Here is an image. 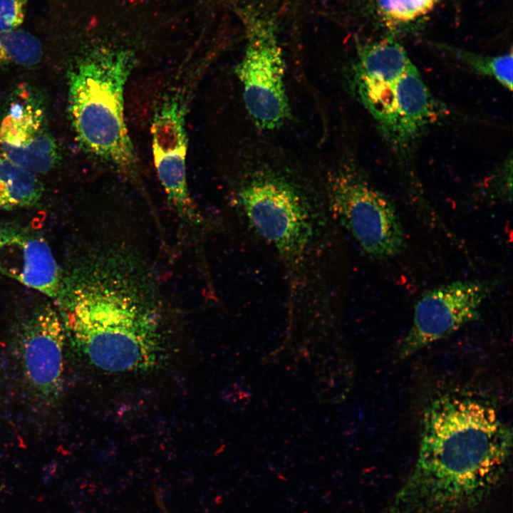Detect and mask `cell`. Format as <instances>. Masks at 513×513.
<instances>
[{"label":"cell","instance_id":"15","mask_svg":"<svg viewBox=\"0 0 513 513\" xmlns=\"http://www.w3.org/2000/svg\"><path fill=\"white\" fill-rule=\"evenodd\" d=\"M376 19L388 34L409 29L433 11L438 0H370Z\"/></svg>","mask_w":513,"mask_h":513},{"label":"cell","instance_id":"3","mask_svg":"<svg viewBox=\"0 0 513 513\" xmlns=\"http://www.w3.org/2000/svg\"><path fill=\"white\" fill-rule=\"evenodd\" d=\"M136 58L124 47L97 43L67 72L68 111L76 139L87 153L129 178L138 158L124 113V90Z\"/></svg>","mask_w":513,"mask_h":513},{"label":"cell","instance_id":"1","mask_svg":"<svg viewBox=\"0 0 513 513\" xmlns=\"http://www.w3.org/2000/svg\"><path fill=\"white\" fill-rule=\"evenodd\" d=\"M63 322L95 368L110 373L152 370L165 358L164 306L153 272L121 245L96 249L63 294Z\"/></svg>","mask_w":513,"mask_h":513},{"label":"cell","instance_id":"8","mask_svg":"<svg viewBox=\"0 0 513 513\" xmlns=\"http://www.w3.org/2000/svg\"><path fill=\"white\" fill-rule=\"evenodd\" d=\"M186 108L179 93L164 98L156 108L151 126L155 171L171 209L182 227L200 234L205 220L191 197L187 181Z\"/></svg>","mask_w":513,"mask_h":513},{"label":"cell","instance_id":"16","mask_svg":"<svg viewBox=\"0 0 513 513\" xmlns=\"http://www.w3.org/2000/svg\"><path fill=\"white\" fill-rule=\"evenodd\" d=\"M436 46L457 59L475 73L497 81L512 91L513 79L512 51L497 56H486L445 43H437Z\"/></svg>","mask_w":513,"mask_h":513},{"label":"cell","instance_id":"2","mask_svg":"<svg viewBox=\"0 0 513 513\" xmlns=\"http://www.w3.org/2000/svg\"><path fill=\"white\" fill-rule=\"evenodd\" d=\"M512 449V429L491 399L462 388L440 392L424 409L414 469L382 513L474 507L504 476Z\"/></svg>","mask_w":513,"mask_h":513},{"label":"cell","instance_id":"7","mask_svg":"<svg viewBox=\"0 0 513 513\" xmlns=\"http://www.w3.org/2000/svg\"><path fill=\"white\" fill-rule=\"evenodd\" d=\"M351 91L402 157L408 155L422 133L446 113L415 65L397 79L359 83Z\"/></svg>","mask_w":513,"mask_h":513},{"label":"cell","instance_id":"18","mask_svg":"<svg viewBox=\"0 0 513 513\" xmlns=\"http://www.w3.org/2000/svg\"><path fill=\"white\" fill-rule=\"evenodd\" d=\"M28 0H0V30L19 28L24 21Z\"/></svg>","mask_w":513,"mask_h":513},{"label":"cell","instance_id":"12","mask_svg":"<svg viewBox=\"0 0 513 513\" xmlns=\"http://www.w3.org/2000/svg\"><path fill=\"white\" fill-rule=\"evenodd\" d=\"M0 272L51 298L64 291L59 266L46 240L29 228L0 225Z\"/></svg>","mask_w":513,"mask_h":513},{"label":"cell","instance_id":"13","mask_svg":"<svg viewBox=\"0 0 513 513\" xmlns=\"http://www.w3.org/2000/svg\"><path fill=\"white\" fill-rule=\"evenodd\" d=\"M414 65L398 41L386 36L359 46L348 81L395 80Z\"/></svg>","mask_w":513,"mask_h":513},{"label":"cell","instance_id":"4","mask_svg":"<svg viewBox=\"0 0 513 513\" xmlns=\"http://www.w3.org/2000/svg\"><path fill=\"white\" fill-rule=\"evenodd\" d=\"M237 198L252 229L292 268L300 265L315 234L314 209L300 189L278 174L257 171L241 182Z\"/></svg>","mask_w":513,"mask_h":513},{"label":"cell","instance_id":"11","mask_svg":"<svg viewBox=\"0 0 513 513\" xmlns=\"http://www.w3.org/2000/svg\"><path fill=\"white\" fill-rule=\"evenodd\" d=\"M47 125L42 98L28 85L19 86L0 122V157L33 173L50 171L61 152Z\"/></svg>","mask_w":513,"mask_h":513},{"label":"cell","instance_id":"6","mask_svg":"<svg viewBox=\"0 0 513 513\" xmlns=\"http://www.w3.org/2000/svg\"><path fill=\"white\" fill-rule=\"evenodd\" d=\"M246 46L235 68L246 109L257 128L272 130L289 118L284 85L285 62L271 19L259 12L242 11Z\"/></svg>","mask_w":513,"mask_h":513},{"label":"cell","instance_id":"14","mask_svg":"<svg viewBox=\"0 0 513 513\" xmlns=\"http://www.w3.org/2000/svg\"><path fill=\"white\" fill-rule=\"evenodd\" d=\"M43 193L32 172L0 157V209L34 206Z\"/></svg>","mask_w":513,"mask_h":513},{"label":"cell","instance_id":"5","mask_svg":"<svg viewBox=\"0 0 513 513\" xmlns=\"http://www.w3.org/2000/svg\"><path fill=\"white\" fill-rule=\"evenodd\" d=\"M326 192L333 217L369 256L388 259L404 249V230L393 202L354 167L331 172Z\"/></svg>","mask_w":513,"mask_h":513},{"label":"cell","instance_id":"10","mask_svg":"<svg viewBox=\"0 0 513 513\" xmlns=\"http://www.w3.org/2000/svg\"><path fill=\"white\" fill-rule=\"evenodd\" d=\"M66 329L51 306L35 309L18 328L15 348L23 376L34 396L54 405L63 389Z\"/></svg>","mask_w":513,"mask_h":513},{"label":"cell","instance_id":"17","mask_svg":"<svg viewBox=\"0 0 513 513\" xmlns=\"http://www.w3.org/2000/svg\"><path fill=\"white\" fill-rule=\"evenodd\" d=\"M43 53L41 42L31 33L20 28L0 30V68L35 66L41 61Z\"/></svg>","mask_w":513,"mask_h":513},{"label":"cell","instance_id":"9","mask_svg":"<svg viewBox=\"0 0 513 513\" xmlns=\"http://www.w3.org/2000/svg\"><path fill=\"white\" fill-rule=\"evenodd\" d=\"M496 280H458L425 291L418 299L412 325L399 351L406 358L477 320Z\"/></svg>","mask_w":513,"mask_h":513}]
</instances>
